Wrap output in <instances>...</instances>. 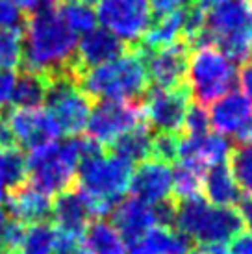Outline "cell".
Segmentation results:
<instances>
[{"label":"cell","mask_w":252,"mask_h":254,"mask_svg":"<svg viewBox=\"0 0 252 254\" xmlns=\"http://www.w3.org/2000/svg\"><path fill=\"white\" fill-rule=\"evenodd\" d=\"M24 32V56L22 69H32L45 74L69 71L74 58L76 34L63 22L56 4L43 2L41 6L26 13L22 21Z\"/></svg>","instance_id":"obj_1"},{"label":"cell","mask_w":252,"mask_h":254,"mask_svg":"<svg viewBox=\"0 0 252 254\" xmlns=\"http://www.w3.org/2000/svg\"><path fill=\"white\" fill-rule=\"evenodd\" d=\"M78 85L93 100L141 102L150 87L145 58L135 47H130L123 56L82 72Z\"/></svg>","instance_id":"obj_2"},{"label":"cell","mask_w":252,"mask_h":254,"mask_svg":"<svg viewBox=\"0 0 252 254\" xmlns=\"http://www.w3.org/2000/svg\"><path fill=\"white\" fill-rule=\"evenodd\" d=\"M100 145L89 137H67L47 147L35 148L26 158L28 180L45 195H58L76 184V169L85 154L98 150Z\"/></svg>","instance_id":"obj_3"},{"label":"cell","mask_w":252,"mask_h":254,"mask_svg":"<svg viewBox=\"0 0 252 254\" xmlns=\"http://www.w3.org/2000/svg\"><path fill=\"white\" fill-rule=\"evenodd\" d=\"M133 165L119 156L100 148L84 156L76 169V186L98 202L100 219L110 215L115 204L128 191Z\"/></svg>","instance_id":"obj_4"},{"label":"cell","mask_w":252,"mask_h":254,"mask_svg":"<svg viewBox=\"0 0 252 254\" xmlns=\"http://www.w3.org/2000/svg\"><path fill=\"white\" fill-rule=\"evenodd\" d=\"M176 230L204 247L226 245L241 230L243 221L232 206H211L200 195L176 202Z\"/></svg>","instance_id":"obj_5"},{"label":"cell","mask_w":252,"mask_h":254,"mask_svg":"<svg viewBox=\"0 0 252 254\" xmlns=\"http://www.w3.org/2000/svg\"><path fill=\"white\" fill-rule=\"evenodd\" d=\"M236 65L215 47H196L188 65V84L196 104L208 106L236 84Z\"/></svg>","instance_id":"obj_6"},{"label":"cell","mask_w":252,"mask_h":254,"mask_svg":"<svg viewBox=\"0 0 252 254\" xmlns=\"http://www.w3.org/2000/svg\"><path fill=\"white\" fill-rule=\"evenodd\" d=\"M45 104L62 135L74 137L87 127L95 100L80 89L78 80L69 71H63L49 76Z\"/></svg>","instance_id":"obj_7"},{"label":"cell","mask_w":252,"mask_h":254,"mask_svg":"<svg viewBox=\"0 0 252 254\" xmlns=\"http://www.w3.org/2000/svg\"><path fill=\"white\" fill-rule=\"evenodd\" d=\"M97 21L121 41L133 47L152 24L148 0H98Z\"/></svg>","instance_id":"obj_8"},{"label":"cell","mask_w":252,"mask_h":254,"mask_svg":"<svg viewBox=\"0 0 252 254\" xmlns=\"http://www.w3.org/2000/svg\"><path fill=\"white\" fill-rule=\"evenodd\" d=\"M145 123L141 102H117V100H98L93 104L87 121V137L108 148L119 135Z\"/></svg>","instance_id":"obj_9"},{"label":"cell","mask_w":252,"mask_h":254,"mask_svg":"<svg viewBox=\"0 0 252 254\" xmlns=\"http://www.w3.org/2000/svg\"><path fill=\"white\" fill-rule=\"evenodd\" d=\"M191 89L189 84H184L175 89L150 87L141 99L143 117L152 132H182L184 119L191 106Z\"/></svg>","instance_id":"obj_10"},{"label":"cell","mask_w":252,"mask_h":254,"mask_svg":"<svg viewBox=\"0 0 252 254\" xmlns=\"http://www.w3.org/2000/svg\"><path fill=\"white\" fill-rule=\"evenodd\" d=\"M19 148L35 150L58 141L62 135L50 113L43 108H7L2 113Z\"/></svg>","instance_id":"obj_11"},{"label":"cell","mask_w":252,"mask_h":254,"mask_svg":"<svg viewBox=\"0 0 252 254\" xmlns=\"http://www.w3.org/2000/svg\"><path fill=\"white\" fill-rule=\"evenodd\" d=\"M252 28V6L249 0H226L211 7L204 19V28L195 47H215L236 36L239 32Z\"/></svg>","instance_id":"obj_12"},{"label":"cell","mask_w":252,"mask_h":254,"mask_svg":"<svg viewBox=\"0 0 252 254\" xmlns=\"http://www.w3.org/2000/svg\"><path fill=\"white\" fill-rule=\"evenodd\" d=\"M191 52L193 45L186 39H178L176 43L156 52L143 54L147 65L148 84L161 89H175L188 84V65Z\"/></svg>","instance_id":"obj_13"},{"label":"cell","mask_w":252,"mask_h":254,"mask_svg":"<svg viewBox=\"0 0 252 254\" xmlns=\"http://www.w3.org/2000/svg\"><path fill=\"white\" fill-rule=\"evenodd\" d=\"M93 219H98L97 202L76 184L58 193L52 200V221L62 232L82 238Z\"/></svg>","instance_id":"obj_14"},{"label":"cell","mask_w":252,"mask_h":254,"mask_svg":"<svg viewBox=\"0 0 252 254\" xmlns=\"http://www.w3.org/2000/svg\"><path fill=\"white\" fill-rule=\"evenodd\" d=\"M128 49H130V45L121 41L112 32L104 28H95L89 34H84V37L76 45L74 58L70 62V72L78 80L80 74L87 69L108 64L115 58L123 56Z\"/></svg>","instance_id":"obj_15"},{"label":"cell","mask_w":252,"mask_h":254,"mask_svg":"<svg viewBox=\"0 0 252 254\" xmlns=\"http://www.w3.org/2000/svg\"><path fill=\"white\" fill-rule=\"evenodd\" d=\"M128 190L132 197L139 198L148 206H156L173 198V167L171 163L148 158L137 163V169L132 173Z\"/></svg>","instance_id":"obj_16"},{"label":"cell","mask_w":252,"mask_h":254,"mask_svg":"<svg viewBox=\"0 0 252 254\" xmlns=\"http://www.w3.org/2000/svg\"><path fill=\"white\" fill-rule=\"evenodd\" d=\"M112 225L119 232L126 247L139 243L145 234L156 226L152 206L141 202L135 197L121 198L112 210Z\"/></svg>","instance_id":"obj_17"},{"label":"cell","mask_w":252,"mask_h":254,"mask_svg":"<svg viewBox=\"0 0 252 254\" xmlns=\"http://www.w3.org/2000/svg\"><path fill=\"white\" fill-rule=\"evenodd\" d=\"M6 213L22 225H37L52 221V197L35 190L26 180L6 193Z\"/></svg>","instance_id":"obj_18"},{"label":"cell","mask_w":252,"mask_h":254,"mask_svg":"<svg viewBox=\"0 0 252 254\" xmlns=\"http://www.w3.org/2000/svg\"><path fill=\"white\" fill-rule=\"evenodd\" d=\"M208 119L215 134L236 135L252 119V106L241 93L230 91L211 104Z\"/></svg>","instance_id":"obj_19"},{"label":"cell","mask_w":252,"mask_h":254,"mask_svg":"<svg viewBox=\"0 0 252 254\" xmlns=\"http://www.w3.org/2000/svg\"><path fill=\"white\" fill-rule=\"evenodd\" d=\"M202 191L211 206H234L241 200V190L234 180L228 163H219L206 171Z\"/></svg>","instance_id":"obj_20"},{"label":"cell","mask_w":252,"mask_h":254,"mask_svg":"<svg viewBox=\"0 0 252 254\" xmlns=\"http://www.w3.org/2000/svg\"><path fill=\"white\" fill-rule=\"evenodd\" d=\"M150 147H152V128L145 121L119 135L106 150L133 165V163H141L150 158Z\"/></svg>","instance_id":"obj_21"},{"label":"cell","mask_w":252,"mask_h":254,"mask_svg":"<svg viewBox=\"0 0 252 254\" xmlns=\"http://www.w3.org/2000/svg\"><path fill=\"white\" fill-rule=\"evenodd\" d=\"M49 91V74L32 69H22L15 78L13 91L9 102L11 108H41Z\"/></svg>","instance_id":"obj_22"},{"label":"cell","mask_w":252,"mask_h":254,"mask_svg":"<svg viewBox=\"0 0 252 254\" xmlns=\"http://www.w3.org/2000/svg\"><path fill=\"white\" fill-rule=\"evenodd\" d=\"M82 241L89 254H126L125 241L106 219H93L85 228Z\"/></svg>","instance_id":"obj_23"},{"label":"cell","mask_w":252,"mask_h":254,"mask_svg":"<svg viewBox=\"0 0 252 254\" xmlns=\"http://www.w3.org/2000/svg\"><path fill=\"white\" fill-rule=\"evenodd\" d=\"M139 245L152 254H188L191 251L193 241L180 230L154 226L145 234Z\"/></svg>","instance_id":"obj_24"},{"label":"cell","mask_w":252,"mask_h":254,"mask_svg":"<svg viewBox=\"0 0 252 254\" xmlns=\"http://www.w3.org/2000/svg\"><path fill=\"white\" fill-rule=\"evenodd\" d=\"M24 56V32L22 26L11 24L0 28V71H11L22 67Z\"/></svg>","instance_id":"obj_25"},{"label":"cell","mask_w":252,"mask_h":254,"mask_svg":"<svg viewBox=\"0 0 252 254\" xmlns=\"http://www.w3.org/2000/svg\"><path fill=\"white\" fill-rule=\"evenodd\" d=\"M206 171L208 169H200L188 163H176L173 169V198L176 202L200 195Z\"/></svg>","instance_id":"obj_26"},{"label":"cell","mask_w":252,"mask_h":254,"mask_svg":"<svg viewBox=\"0 0 252 254\" xmlns=\"http://www.w3.org/2000/svg\"><path fill=\"white\" fill-rule=\"evenodd\" d=\"M58 11L62 15L63 22L74 34H89L91 30H95L97 15L91 9V6H85L74 0H62L58 4Z\"/></svg>","instance_id":"obj_27"},{"label":"cell","mask_w":252,"mask_h":254,"mask_svg":"<svg viewBox=\"0 0 252 254\" xmlns=\"http://www.w3.org/2000/svg\"><path fill=\"white\" fill-rule=\"evenodd\" d=\"M56 228L50 223H37L26 228V236L19 254H52L54 253Z\"/></svg>","instance_id":"obj_28"},{"label":"cell","mask_w":252,"mask_h":254,"mask_svg":"<svg viewBox=\"0 0 252 254\" xmlns=\"http://www.w3.org/2000/svg\"><path fill=\"white\" fill-rule=\"evenodd\" d=\"M230 167L234 180L238 182L239 190L245 191L247 195H252V145H241L232 148L230 152Z\"/></svg>","instance_id":"obj_29"},{"label":"cell","mask_w":252,"mask_h":254,"mask_svg":"<svg viewBox=\"0 0 252 254\" xmlns=\"http://www.w3.org/2000/svg\"><path fill=\"white\" fill-rule=\"evenodd\" d=\"M178 147H180V132H156L152 135V147H150V158L160 160L165 163H173L178 160Z\"/></svg>","instance_id":"obj_30"},{"label":"cell","mask_w":252,"mask_h":254,"mask_svg":"<svg viewBox=\"0 0 252 254\" xmlns=\"http://www.w3.org/2000/svg\"><path fill=\"white\" fill-rule=\"evenodd\" d=\"M24 236H26V225L7 217L0 232V249L9 254H19Z\"/></svg>","instance_id":"obj_31"},{"label":"cell","mask_w":252,"mask_h":254,"mask_svg":"<svg viewBox=\"0 0 252 254\" xmlns=\"http://www.w3.org/2000/svg\"><path fill=\"white\" fill-rule=\"evenodd\" d=\"M208 128H210L208 112L200 104H191L188 113H186V119H184V127L180 134L191 135V137H200V135L208 134Z\"/></svg>","instance_id":"obj_32"},{"label":"cell","mask_w":252,"mask_h":254,"mask_svg":"<svg viewBox=\"0 0 252 254\" xmlns=\"http://www.w3.org/2000/svg\"><path fill=\"white\" fill-rule=\"evenodd\" d=\"M148 4L152 7V11H156L160 17V15H167L182 7H188L189 4H193V0H148Z\"/></svg>","instance_id":"obj_33"},{"label":"cell","mask_w":252,"mask_h":254,"mask_svg":"<svg viewBox=\"0 0 252 254\" xmlns=\"http://www.w3.org/2000/svg\"><path fill=\"white\" fill-rule=\"evenodd\" d=\"M228 249V254H252V232H241L230 241V247Z\"/></svg>","instance_id":"obj_34"},{"label":"cell","mask_w":252,"mask_h":254,"mask_svg":"<svg viewBox=\"0 0 252 254\" xmlns=\"http://www.w3.org/2000/svg\"><path fill=\"white\" fill-rule=\"evenodd\" d=\"M239 85H241V89H243V97H245L249 102H251L252 106V56L243 62L241 65V71H239Z\"/></svg>","instance_id":"obj_35"},{"label":"cell","mask_w":252,"mask_h":254,"mask_svg":"<svg viewBox=\"0 0 252 254\" xmlns=\"http://www.w3.org/2000/svg\"><path fill=\"white\" fill-rule=\"evenodd\" d=\"M15 74L11 71H0V106L7 104L11 99V91L15 85Z\"/></svg>","instance_id":"obj_36"},{"label":"cell","mask_w":252,"mask_h":254,"mask_svg":"<svg viewBox=\"0 0 252 254\" xmlns=\"http://www.w3.org/2000/svg\"><path fill=\"white\" fill-rule=\"evenodd\" d=\"M19 21V11L11 4H7L6 0H0V28L11 26Z\"/></svg>","instance_id":"obj_37"},{"label":"cell","mask_w":252,"mask_h":254,"mask_svg":"<svg viewBox=\"0 0 252 254\" xmlns=\"http://www.w3.org/2000/svg\"><path fill=\"white\" fill-rule=\"evenodd\" d=\"M239 204V217L243 221V226H249L252 232V195H247L245 198H241L238 202Z\"/></svg>","instance_id":"obj_38"},{"label":"cell","mask_w":252,"mask_h":254,"mask_svg":"<svg viewBox=\"0 0 252 254\" xmlns=\"http://www.w3.org/2000/svg\"><path fill=\"white\" fill-rule=\"evenodd\" d=\"M7 4H11V6L19 11V9H22V11H26V13H32L34 9H37V7L41 6L45 0H6Z\"/></svg>","instance_id":"obj_39"},{"label":"cell","mask_w":252,"mask_h":254,"mask_svg":"<svg viewBox=\"0 0 252 254\" xmlns=\"http://www.w3.org/2000/svg\"><path fill=\"white\" fill-rule=\"evenodd\" d=\"M236 137H238L239 145H252V119L239 130L238 134H236Z\"/></svg>","instance_id":"obj_40"},{"label":"cell","mask_w":252,"mask_h":254,"mask_svg":"<svg viewBox=\"0 0 252 254\" xmlns=\"http://www.w3.org/2000/svg\"><path fill=\"white\" fill-rule=\"evenodd\" d=\"M223 2H226V0H193V4L195 6H198L200 9H211V7L219 6V4H223Z\"/></svg>","instance_id":"obj_41"},{"label":"cell","mask_w":252,"mask_h":254,"mask_svg":"<svg viewBox=\"0 0 252 254\" xmlns=\"http://www.w3.org/2000/svg\"><path fill=\"white\" fill-rule=\"evenodd\" d=\"M130 249V254H152V253H148L147 249H143L139 245V243H135V245H132V247H128Z\"/></svg>","instance_id":"obj_42"},{"label":"cell","mask_w":252,"mask_h":254,"mask_svg":"<svg viewBox=\"0 0 252 254\" xmlns=\"http://www.w3.org/2000/svg\"><path fill=\"white\" fill-rule=\"evenodd\" d=\"M6 219H7L6 210L0 206V232H2V228H4V223H6Z\"/></svg>","instance_id":"obj_43"},{"label":"cell","mask_w":252,"mask_h":254,"mask_svg":"<svg viewBox=\"0 0 252 254\" xmlns=\"http://www.w3.org/2000/svg\"><path fill=\"white\" fill-rule=\"evenodd\" d=\"M74 2H80V4H85V6H93V4H98V0H74Z\"/></svg>","instance_id":"obj_44"},{"label":"cell","mask_w":252,"mask_h":254,"mask_svg":"<svg viewBox=\"0 0 252 254\" xmlns=\"http://www.w3.org/2000/svg\"><path fill=\"white\" fill-rule=\"evenodd\" d=\"M70 254H89V253H87V249H85L84 245H82V247H80V249H76V251H74V253H70Z\"/></svg>","instance_id":"obj_45"},{"label":"cell","mask_w":252,"mask_h":254,"mask_svg":"<svg viewBox=\"0 0 252 254\" xmlns=\"http://www.w3.org/2000/svg\"><path fill=\"white\" fill-rule=\"evenodd\" d=\"M188 254H208V253H206L204 249H198V251H189Z\"/></svg>","instance_id":"obj_46"},{"label":"cell","mask_w":252,"mask_h":254,"mask_svg":"<svg viewBox=\"0 0 252 254\" xmlns=\"http://www.w3.org/2000/svg\"><path fill=\"white\" fill-rule=\"evenodd\" d=\"M251 6H252V4H251Z\"/></svg>","instance_id":"obj_47"}]
</instances>
